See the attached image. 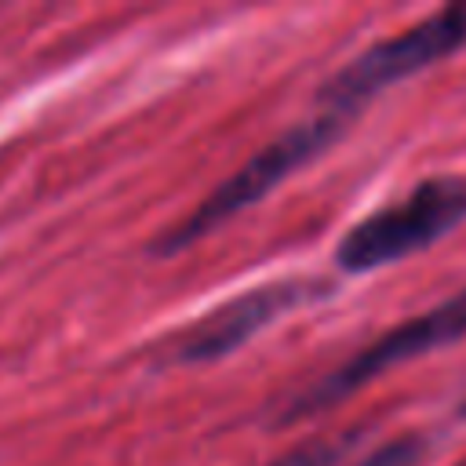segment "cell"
Returning <instances> with one entry per match:
<instances>
[{"label":"cell","mask_w":466,"mask_h":466,"mask_svg":"<svg viewBox=\"0 0 466 466\" xmlns=\"http://www.w3.org/2000/svg\"><path fill=\"white\" fill-rule=\"evenodd\" d=\"M350 113H335V109H317L309 116H302L299 124H291L288 131H280L277 138H269L262 149H255L237 171H229L208 197H200V204L178 218L175 226H167L157 244L153 255H175L186 251L189 244H197L200 237H208L215 226H222L226 218L240 215L244 208L258 204L262 197H269L280 182H288L299 167H306L309 160H317L324 149H331V142L350 127Z\"/></svg>","instance_id":"obj_1"},{"label":"cell","mask_w":466,"mask_h":466,"mask_svg":"<svg viewBox=\"0 0 466 466\" xmlns=\"http://www.w3.org/2000/svg\"><path fill=\"white\" fill-rule=\"evenodd\" d=\"M459 222H466V175H430L400 200L350 226L335 244V266L346 273H371L426 251Z\"/></svg>","instance_id":"obj_2"},{"label":"cell","mask_w":466,"mask_h":466,"mask_svg":"<svg viewBox=\"0 0 466 466\" xmlns=\"http://www.w3.org/2000/svg\"><path fill=\"white\" fill-rule=\"evenodd\" d=\"M462 335H466V288H459L455 295L441 299L437 306L393 324L375 342L357 350L350 360L331 368L324 379H317L295 400H288V408L280 411V422H299V419H309L317 411H328L339 400H346L357 390H364L368 382H375L379 375H386L390 368L419 360V357H426L433 350H444Z\"/></svg>","instance_id":"obj_3"},{"label":"cell","mask_w":466,"mask_h":466,"mask_svg":"<svg viewBox=\"0 0 466 466\" xmlns=\"http://www.w3.org/2000/svg\"><path fill=\"white\" fill-rule=\"evenodd\" d=\"M462 44H466V4H448L433 15H426L422 22L364 47L357 58H350L342 69H335L317 87V106L353 116L379 91L437 66Z\"/></svg>","instance_id":"obj_4"},{"label":"cell","mask_w":466,"mask_h":466,"mask_svg":"<svg viewBox=\"0 0 466 466\" xmlns=\"http://www.w3.org/2000/svg\"><path fill=\"white\" fill-rule=\"evenodd\" d=\"M328 295V284L317 277H280L258 288L240 291L237 299H226L211 313L197 317L189 328L171 335L164 357L171 364H211L240 350L248 339H255L262 328H269L277 317L302 309Z\"/></svg>","instance_id":"obj_5"},{"label":"cell","mask_w":466,"mask_h":466,"mask_svg":"<svg viewBox=\"0 0 466 466\" xmlns=\"http://www.w3.org/2000/svg\"><path fill=\"white\" fill-rule=\"evenodd\" d=\"M357 444V433H331V437H313L291 451H284L280 459L266 462V466H342V459L350 455V448Z\"/></svg>","instance_id":"obj_6"},{"label":"cell","mask_w":466,"mask_h":466,"mask_svg":"<svg viewBox=\"0 0 466 466\" xmlns=\"http://www.w3.org/2000/svg\"><path fill=\"white\" fill-rule=\"evenodd\" d=\"M422 455H426V441L415 433H404V437H393V441L371 448L368 455H360L353 462H342V466H419Z\"/></svg>","instance_id":"obj_7"},{"label":"cell","mask_w":466,"mask_h":466,"mask_svg":"<svg viewBox=\"0 0 466 466\" xmlns=\"http://www.w3.org/2000/svg\"><path fill=\"white\" fill-rule=\"evenodd\" d=\"M459 415H466V400H462V404H459Z\"/></svg>","instance_id":"obj_8"}]
</instances>
